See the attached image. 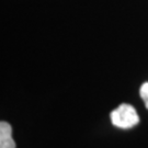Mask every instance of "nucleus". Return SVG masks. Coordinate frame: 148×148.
Wrapping results in <instances>:
<instances>
[{
	"label": "nucleus",
	"instance_id": "obj_1",
	"mask_svg": "<svg viewBox=\"0 0 148 148\" xmlns=\"http://www.w3.org/2000/svg\"><path fill=\"white\" fill-rule=\"evenodd\" d=\"M111 122L114 126L122 128V130H128L135 125H137L139 122V117L135 108L128 103H122L111 112L110 114Z\"/></svg>",
	"mask_w": 148,
	"mask_h": 148
},
{
	"label": "nucleus",
	"instance_id": "obj_2",
	"mask_svg": "<svg viewBox=\"0 0 148 148\" xmlns=\"http://www.w3.org/2000/svg\"><path fill=\"white\" fill-rule=\"evenodd\" d=\"M0 148H16L12 138V127L8 122L0 123Z\"/></svg>",
	"mask_w": 148,
	"mask_h": 148
},
{
	"label": "nucleus",
	"instance_id": "obj_3",
	"mask_svg": "<svg viewBox=\"0 0 148 148\" xmlns=\"http://www.w3.org/2000/svg\"><path fill=\"white\" fill-rule=\"evenodd\" d=\"M139 95H140V98L143 99L146 109H148V82H144L142 85L139 89Z\"/></svg>",
	"mask_w": 148,
	"mask_h": 148
}]
</instances>
